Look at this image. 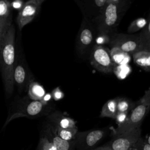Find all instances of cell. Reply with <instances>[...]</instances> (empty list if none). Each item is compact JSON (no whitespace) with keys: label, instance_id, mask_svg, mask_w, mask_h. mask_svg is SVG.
<instances>
[{"label":"cell","instance_id":"8","mask_svg":"<svg viewBox=\"0 0 150 150\" xmlns=\"http://www.w3.org/2000/svg\"><path fill=\"white\" fill-rule=\"evenodd\" d=\"M109 44L111 47H117L129 54L140 50L138 34H115L110 38Z\"/></svg>","mask_w":150,"mask_h":150},{"label":"cell","instance_id":"11","mask_svg":"<svg viewBox=\"0 0 150 150\" xmlns=\"http://www.w3.org/2000/svg\"><path fill=\"white\" fill-rule=\"evenodd\" d=\"M42 132L53 143L56 150H74L75 141H67L62 139L54 131L52 125L47 123Z\"/></svg>","mask_w":150,"mask_h":150},{"label":"cell","instance_id":"5","mask_svg":"<svg viewBox=\"0 0 150 150\" xmlns=\"http://www.w3.org/2000/svg\"><path fill=\"white\" fill-rule=\"evenodd\" d=\"M141 128H138L130 131L113 134L108 142L93 150H129L141 137Z\"/></svg>","mask_w":150,"mask_h":150},{"label":"cell","instance_id":"26","mask_svg":"<svg viewBox=\"0 0 150 150\" xmlns=\"http://www.w3.org/2000/svg\"><path fill=\"white\" fill-rule=\"evenodd\" d=\"M129 113L125 112H117L115 117V120L117 124V127H120L122 125L127 121L128 118V115Z\"/></svg>","mask_w":150,"mask_h":150},{"label":"cell","instance_id":"28","mask_svg":"<svg viewBox=\"0 0 150 150\" xmlns=\"http://www.w3.org/2000/svg\"><path fill=\"white\" fill-rule=\"evenodd\" d=\"M25 3L23 0H13L11 2V5L12 9H15L19 11L23 6Z\"/></svg>","mask_w":150,"mask_h":150},{"label":"cell","instance_id":"17","mask_svg":"<svg viewBox=\"0 0 150 150\" xmlns=\"http://www.w3.org/2000/svg\"><path fill=\"white\" fill-rule=\"evenodd\" d=\"M27 92L28 96L34 100H41L46 94L43 86L35 81L30 84Z\"/></svg>","mask_w":150,"mask_h":150},{"label":"cell","instance_id":"13","mask_svg":"<svg viewBox=\"0 0 150 150\" xmlns=\"http://www.w3.org/2000/svg\"><path fill=\"white\" fill-rule=\"evenodd\" d=\"M47 123L54 127L61 128H77L76 121L64 113L56 111L50 112L46 117Z\"/></svg>","mask_w":150,"mask_h":150},{"label":"cell","instance_id":"3","mask_svg":"<svg viewBox=\"0 0 150 150\" xmlns=\"http://www.w3.org/2000/svg\"><path fill=\"white\" fill-rule=\"evenodd\" d=\"M150 110V87L144 96L135 103L132 110L129 112L126 122L121 126L113 130V134L130 131L140 128L143 120Z\"/></svg>","mask_w":150,"mask_h":150},{"label":"cell","instance_id":"25","mask_svg":"<svg viewBox=\"0 0 150 150\" xmlns=\"http://www.w3.org/2000/svg\"><path fill=\"white\" fill-rule=\"evenodd\" d=\"M129 150H150V144L140 137L138 140L132 145Z\"/></svg>","mask_w":150,"mask_h":150},{"label":"cell","instance_id":"15","mask_svg":"<svg viewBox=\"0 0 150 150\" xmlns=\"http://www.w3.org/2000/svg\"><path fill=\"white\" fill-rule=\"evenodd\" d=\"M79 44L82 49L90 46L93 40V33L91 29L87 25H83L79 34Z\"/></svg>","mask_w":150,"mask_h":150},{"label":"cell","instance_id":"7","mask_svg":"<svg viewBox=\"0 0 150 150\" xmlns=\"http://www.w3.org/2000/svg\"><path fill=\"white\" fill-rule=\"evenodd\" d=\"M107 129H97L86 131H78L75 139L77 150H93L106 137Z\"/></svg>","mask_w":150,"mask_h":150},{"label":"cell","instance_id":"33","mask_svg":"<svg viewBox=\"0 0 150 150\" xmlns=\"http://www.w3.org/2000/svg\"><path fill=\"white\" fill-rule=\"evenodd\" d=\"M2 41H3V38L2 37L1 33V32H0V50H1V47H2Z\"/></svg>","mask_w":150,"mask_h":150},{"label":"cell","instance_id":"36","mask_svg":"<svg viewBox=\"0 0 150 150\" xmlns=\"http://www.w3.org/2000/svg\"><path fill=\"white\" fill-rule=\"evenodd\" d=\"M36 150H40L39 148H37V149Z\"/></svg>","mask_w":150,"mask_h":150},{"label":"cell","instance_id":"27","mask_svg":"<svg viewBox=\"0 0 150 150\" xmlns=\"http://www.w3.org/2000/svg\"><path fill=\"white\" fill-rule=\"evenodd\" d=\"M52 97L54 100H59L62 99L64 97V93L63 91L60 89L59 87L55 88L52 93Z\"/></svg>","mask_w":150,"mask_h":150},{"label":"cell","instance_id":"29","mask_svg":"<svg viewBox=\"0 0 150 150\" xmlns=\"http://www.w3.org/2000/svg\"><path fill=\"white\" fill-rule=\"evenodd\" d=\"M109 40H110V38H108L107 35H105L104 37H102V36L98 37L96 40V42L97 45H101L107 42L109 43Z\"/></svg>","mask_w":150,"mask_h":150},{"label":"cell","instance_id":"22","mask_svg":"<svg viewBox=\"0 0 150 150\" xmlns=\"http://www.w3.org/2000/svg\"><path fill=\"white\" fill-rule=\"evenodd\" d=\"M147 21L145 18H140L132 21L128 28V32L132 33L143 29L146 25Z\"/></svg>","mask_w":150,"mask_h":150},{"label":"cell","instance_id":"14","mask_svg":"<svg viewBox=\"0 0 150 150\" xmlns=\"http://www.w3.org/2000/svg\"><path fill=\"white\" fill-rule=\"evenodd\" d=\"M134 63L142 69L150 72V52L139 50L132 54Z\"/></svg>","mask_w":150,"mask_h":150},{"label":"cell","instance_id":"23","mask_svg":"<svg viewBox=\"0 0 150 150\" xmlns=\"http://www.w3.org/2000/svg\"><path fill=\"white\" fill-rule=\"evenodd\" d=\"M38 148L40 150H56L53 143L41 131Z\"/></svg>","mask_w":150,"mask_h":150},{"label":"cell","instance_id":"9","mask_svg":"<svg viewBox=\"0 0 150 150\" xmlns=\"http://www.w3.org/2000/svg\"><path fill=\"white\" fill-rule=\"evenodd\" d=\"M120 13V2L107 3L103 13V22L100 26V31L103 34L110 32L118 22Z\"/></svg>","mask_w":150,"mask_h":150},{"label":"cell","instance_id":"18","mask_svg":"<svg viewBox=\"0 0 150 150\" xmlns=\"http://www.w3.org/2000/svg\"><path fill=\"white\" fill-rule=\"evenodd\" d=\"M117 97L108 100L103 106L101 112V117H108L111 118H115V117L117 113Z\"/></svg>","mask_w":150,"mask_h":150},{"label":"cell","instance_id":"2","mask_svg":"<svg viewBox=\"0 0 150 150\" xmlns=\"http://www.w3.org/2000/svg\"><path fill=\"white\" fill-rule=\"evenodd\" d=\"M51 110L49 103L42 100H34L28 96L16 97L9 106L8 114L3 125V128L15 118L20 117L39 118L47 115Z\"/></svg>","mask_w":150,"mask_h":150},{"label":"cell","instance_id":"12","mask_svg":"<svg viewBox=\"0 0 150 150\" xmlns=\"http://www.w3.org/2000/svg\"><path fill=\"white\" fill-rule=\"evenodd\" d=\"M12 10L9 0H0V32L3 38L12 25Z\"/></svg>","mask_w":150,"mask_h":150},{"label":"cell","instance_id":"20","mask_svg":"<svg viewBox=\"0 0 150 150\" xmlns=\"http://www.w3.org/2000/svg\"><path fill=\"white\" fill-rule=\"evenodd\" d=\"M52 127L55 133L62 139L67 141H75L77 133L78 132L77 128H61L54 127L53 126Z\"/></svg>","mask_w":150,"mask_h":150},{"label":"cell","instance_id":"19","mask_svg":"<svg viewBox=\"0 0 150 150\" xmlns=\"http://www.w3.org/2000/svg\"><path fill=\"white\" fill-rule=\"evenodd\" d=\"M138 35L140 50L150 52V19Z\"/></svg>","mask_w":150,"mask_h":150},{"label":"cell","instance_id":"35","mask_svg":"<svg viewBox=\"0 0 150 150\" xmlns=\"http://www.w3.org/2000/svg\"><path fill=\"white\" fill-rule=\"evenodd\" d=\"M35 1H36V2H38V3H39L40 4L42 5V4L45 0H35Z\"/></svg>","mask_w":150,"mask_h":150},{"label":"cell","instance_id":"24","mask_svg":"<svg viewBox=\"0 0 150 150\" xmlns=\"http://www.w3.org/2000/svg\"><path fill=\"white\" fill-rule=\"evenodd\" d=\"M131 67L128 64L124 65H117L115 64L113 72L116 74L118 78L123 79L125 78L130 73Z\"/></svg>","mask_w":150,"mask_h":150},{"label":"cell","instance_id":"21","mask_svg":"<svg viewBox=\"0 0 150 150\" xmlns=\"http://www.w3.org/2000/svg\"><path fill=\"white\" fill-rule=\"evenodd\" d=\"M134 102L124 97H117V112L129 113L135 105Z\"/></svg>","mask_w":150,"mask_h":150},{"label":"cell","instance_id":"1","mask_svg":"<svg viewBox=\"0 0 150 150\" xmlns=\"http://www.w3.org/2000/svg\"><path fill=\"white\" fill-rule=\"evenodd\" d=\"M15 57V29L12 24L3 38L0 50V70L7 98L11 97L14 90L13 69Z\"/></svg>","mask_w":150,"mask_h":150},{"label":"cell","instance_id":"6","mask_svg":"<svg viewBox=\"0 0 150 150\" xmlns=\"http://www.w3.org/2000/svg\"><path fill=\"white\" fill-rule=\"evenodd\" d=\"M90 59L91 64L98 71L108 74L113 72L115 66L110 54V50L103 45H97L92 49Z\"/></svg>","mask_w":150,"mask_h":150},{"label":"cell","instance_id":"4","mask_svg":"<svg viewBox=\"0 0 150 150\" xmlns=\"http://www.w3.org/2000/svg\"><path fill=\"white\" fill-rule=\"evenodd\" d=\"M35 77L30 71L19 41L16 44V57L13 69L14 85L19 93L27 92Z\"/></svg>","mask_w":150,"mask_h":150},{"label":"cell","instance_id":"30","mask_svg":"<svg viewBox=\"0 0 150 150\" xmlns=\"http://www.w3.org/2000/svg\"><path fill=\"white\" fill-rule=\"evenodd\" d=\"M96 5L98 7H104L107 4V0H95Z\"/></svg>","mask_w":150,"mask_h":150},{"label":"cell","instance_id":"34","mask_svg":"<svg viewBox=\"0 0 150 150\" xmlns=\"http://www.w3.org/2000/svg\"><path fill=\"white\" fill-rule=\"evenodd\" d=\"M145 140H146V141L149 144H150V135H148V136L145 138Z\"/></svg>","mask_w":150,"mask_h":150},{"label":"cell","instance_id":"32","mask_svg":"<svg viewBox=\"0 0 150 150\" xmlns=\"http://www.w3.org/2000/svg\"><path fill=\"white\" fill-rule=\"evenodd\" d=\"M120 0H107V3H118Z\"/></svg>","mask_w":150,"mask_h":150},{"label":"cell","instance_id":"10","mask_svg":"<svg viewBox=\"0 0 150 150\" xmlns=\"http://www.w3.org/2000/svg\"><path fill=\"white\" fill-rule=\"evenodd\" d=\"M41 4L35 0H28L19 11L16 23L19 30L27 24L31 22L38 14Z\"/></svg>","mask_w":150,"mask_h":150},{"label":"cell","instance_id":"31","mask_svg":"<svg viewBox=\"0 0 150 150\" xmlns=\"http://www.w3.org/2000/svg\"><path fill=\"white\" fill-rule=\"evenodd\" d=\"M52 98V94H50V93H46L45 95L44 96V97H43V98L41 100L43 101L45 103H49V101L51 100Z\"/></svg>","mask_w":150,"mask_h":150},{"label":"cell","instance_id":"16","mask_svg":"<svg viewBox=\"0 0 150 150\" xmlns=\"http://www.w3.org/2000/svg\"><path fill=\"white\" fill-rule=\"evenodd\" d=\"M110 54L114 63L117 65L128 64L130 61V56L128 53L115 47H111Z\"/></svg>","mask_w":150,"mask_h":150}]
</instances>
